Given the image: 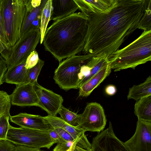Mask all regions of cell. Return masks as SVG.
Instances as JSON below:
<instances>
[{"mask_svg":"<svg viewBox=\"0 0 151 151\" xmlns=\"http://www.w3.org/2000/svg\"><path fill=\"white\" fill-rule=\"evenodd\" d=\"M149 0H116L106 11L88 15L83 55L108 59L138 29Z\"/></svg>","mask_w":151,"mask_h":151,"instance_id":"obj_1","label":"cell"},{"mask_svg":"<svg viewBox=\"0 0 151 151\" xmlns=\"http://www.w3.org/2000/svg\"><path fill=\"white\" fill-rule=\"evenodd\" d=\"M88 17L81 12L57 20L47 29L44 48L59 63L82 51L85 44Z\"/></svg>","mask_w":151,"mask_h":151,"instance_id":"obj_2","label":"cell"},{"mask_svg":"<svg viewBox=\"0 0 151 151\" xmlns=\"http://www.w3.org/2000/svg\"><path fill=\"white\" fill-rule=\"evenodd\" d=\"M115 72L131 68L151 60V30L144 31L136 40L109 58Z\"/></svg>","mask_w":151,"mask_h":151,"instance_id":"obj_3","label":"cell"},{"mask_svg":"<svg viewBox=\"0 0 151 151\" xmlns=\"http://www.w3.org/2000/svg\"><path fill=\"white\" fill-rule=\"evenodd\" d=\"M27 0H2V12L8 49L20 38Z\"/></svg>","mask_w":151,"mask_h":151,"instance_id":"obj_4","label":"cell"},{"mask_svg":"<svg viewBox=\"0 0 151 151\" xmlns=\"http://www.w3.org/2000/svg\"><path fill=\"white\" fill-rule=\"evenodd\" d=\"M92 58L89 54L75 55L59 63L54 72L55 83L65 90L78 88L81 68Z\"/></svg>","mask_w":151,"mask_h":151,"instance_id":"obj_5","label":"cell"},{"mask_svg":"<svg viewBox=\"0 0 151 151\" xmlns=\"http://www.w3.org/2000/svg\"><path fill=\"white\" fill-rule=\"evenodd\" d=\"M40 29H32L22 35L13 46L0 53L6 61L7 69L25 63L27 57L40 42Z\"/></svg>","mask_w":151,"mask_h":151,"instance_id":"obj_6","label":"cell"},{"mask_svg":"<svg viewBox=\"0 0 151 151\" xmlns=\"http://www.w3.org/2000/svg\"><path fill=\"white\" fill-rule=\"evenodd\" d=\"M6 139L15 145L35 148L49 149L55 144L51 139L48 132L12 126L9 129Z\"/></svg>","mask_w":151,"mask_h":151,"instance_id":"obj_7","label":"cell"},{"mask_svg":"<svg viewBox=\"0 0 151 151\" xmlns=\"http://www.w3.org/2000/svg\"><path fill=\"white\" fill-rule=\"evenodd\" d=\"M107 120L102 106L96 102L88 103L80 117L77 124L85 132L98 133L103 130Z\"/></svg>","mask_w":151,"mask_h":151,"instance_id":"obj_8","label":"cell"},{"mask_svg":"<svg viewBox=\"0 0 151 151\" xmlns=\"http://www.w3.org/2000/svg\"><path fill=\"white\" fill-rule=\"evenodd\" d=\"M91 151H129L124 142L115 134L111 123L109 127L99 133L93 137L91 143Z\"/></svg>","mask_w":151,"mask_h":151,"instance_id":"obj_9","label":"cell"},{"mask_svg":"<svg viewBox=\"0 0 151 151\" xmlns=\"http://www.w3.org/2000/svg\"><path fill=\"white\" fill-rule=\"evenodd\" d=\"M124 143L129 151H151V122L138 120L134 134Z\"/></svg>","mask_w":151,"mask_h":151,"instance_id":"obj_10","label":"cell"},{"mask_svg":"<svg viewBox=\"0 0 151 151\" xmlns=\"http://www.w3.org/2000/svg\"><path fill=\"white\" fill-rule=\"evenodd\" d=\"M34 89L38 99V106L46 111L48 115L56 116L63 101L62 97L38 83L34 84Z\"/></svg>","mask_w":151,"mask_h":151,"instance_id":"obj_11","label":"cell"},{"mask_svg":"<svg viewBox=\"0 0 151 151\" xmlns=\"http://www.w3.org/2000/svg\"><path fill=\"white\" fill-rule=\"evenodd\" d=\"M43 117L53 128H62L68 132L74 139L78 140L77 146L87 150H91V143L85 134L86 132L78 125H70L56 116L48 115Z\"/></svg>","mask_w":151,"mask_h":151,"instance_id":"obj_12","label":"cell"},{"mask_svg":"<svg viewBox=\"0 0 151 151\" xmlns=\"http://www.w3.org/2000/svg\"><path fill=\"white\" fill-rule=\"evenodd\" d=\"M9 95L11 104L20 106H38V99L34 84L26 83L16 85Z\"/></svg>","mask_w":151,"mask_h":151,"instance_id":"obj_13","label":"cell"},{"mask_svg":"<svg viewBox=\"0 0 151 151\" xmlns=\"http://www.w3.org/2000/svg\"><path fill=\"white\" fill-rule=\"evenodd\" d=\"M9 120L11 122L20 127L47 132L53 129L43 116L39 115L20 113L14 116L10 115Z\"/></svg>","mask_w":151,"mask_h":151,"instance_id":"obj_14","label":"cell"},{"mask_svg":"<svg viewBox=\"0 0 151 151\" xmlns=\"http://www.w3.org/2000/svg\"><path fill=\"white\" fill-rule=\"evenodd\" d=\"M109 63L105 56L94 57L81 68L79 75L78 88L89 81L103 67Z\"/></svg>","mask_w":151,"mask_h":151,"instance_id":"obj_15","label":"cell"},{"mask_svg":"<svg viewBox=\"0 0 151 151\" xmlns=\"http://www.w3.org/2000/svg\"><path fill=\"white\" fill-rule=\"evenodd\" d=\"M78 9L86 16L104 12L110 8L116 0H74Z\"/></svg>","mask_w":151,"mask_h":151,"instance_id":"obj_16","label":"cell"},{"mask_svg":"<svg viewBox=\"0 0 151 151\" xmlns=\"http://www.w3.org/2000/svg\"><path fill=\"white\" fill-rule=\"evenodd\" d=\"M50 20L54 21L75 13L78 7L74 0H52Z\"/></svg>","mask_w":151,"mask_h":151,"instance_id":"obj_17","label":"cell"},{"mask_svg":"<svg viewBox=\"0 0 151 151\" xmlns=\"http://www.w3.org/2000/svg\"><path fill=\"white\" fill-rule=\"evenodd\" d=\"M110 63L103 67L89 81L79 88V96L87 97L108 76L111 72Z\"/></svg>","mask_w":151,"mask_h":151,"instance_id":"obj_18","label":"cell"},{"mask_svg":"<svg viewBox=\"0 0 151 151\" xmlns=\"http://www.w3.org/2000/svg\"><path fill=\"white\" fill-rule=\"evenodd\" d=\"M47 0H42L41 5L29 11L27 10L22 25L21 36L30 30L40 29L42 11Z\"/></svg>","mask_w":151,"mask_h":151,"instance_id":"obj_19","label":"cell"},{"mask_svg":"<svg viewBox=\"0 0 151 151\" xmlns=\"http://www.w3.org/2000/svg\"><path fill=\"white\" fill-rule=\"evenodd\" d=\"M25 63L7 69L3 79V82L16 85L27 83V70Z\"/></svg>","mask_w":151,"mask_h":151,"instance_id":"obj_20","label":"cell"},{"mask_svg":"<svg viewBox=\"0 0 151 151\" xmlns=\"http://www.w3.org/2000/svg\"><path fill=\"white\" fill-rule=\"evenodd\" d=\"M134 113L138 120L151 122V95L137 101L134 105Z\"/></svg>","mask_w":151,"mask_h":151,"instance_id":"obj_21","label":"cell"},{"mask_svg":"<svg viewBox=\"0 0 151 151\" xmlns=\"http://www.w3.org/2000/svg\"><path fill=\"white\" fill-rule=\"evenodd\" d=\"M151 95V77H148L143 83L134 85L129 88L127 96L128 100L132 99L137 101Z\"/></svg>","mask_w":151,"mask_h":151,"instance_id":"obj_22","label":"cell"},{"mask_svg":"<svg viewBox=\"0 0 151 151\" xmlns=\"http://www.w3.org/2000/svg\"><path fill=\"white\" fill-rule=\"evenodd\" d=\"M52 0H47L42 11L40 30V44L42 43L43 38L49 22L50 20L52 10Z\"/></svg>","mask_w":151,"mask_h":151,"instance_id":"obj_23","label":"cell"},{"mask_svg":"<svg viewBox=\"0 0 151 151\" xmlns=\"http://www.w3.org/2000/svg\"><path fill=\"white\" fill-rule=\"evenodd\" d=\"M61 118L69 124L75 126L78 123L80 114L70 111L62 106L58 112Z\"/></svg>","mask_w":151,"mask_h":151,"instance_id":"obj_24","label":"cell"},{"mask_svg":"<svg viewBox=\"0 0 151 151\" xmlns=\"http://www.w3.org/2000/svg\"><path fill=\"white\" fill-rule=\"evenodd\" d=\"M11 106L9 95L6 92L0 90V118L3 115L10 116Z\"/></svg>","mask_w":151,"mask_h":151,"instance_id":"obj_25","label":"cell"},{"mask_svg":"<svg viewBox=\"0 0 151 151\" xmlns=\"http://www.w3.org/2000/svg\"><path fill=\"white\" fill-rule=\"evenodd\" d=\"M138 29L144 31L151 30V0H149L145 13L139 24Z\"/></svg>","mask_w":151,"mask_h":151,"instance_id":"obj_26","label":"cell"},{"mask_svg":"<svg viewBox=\"0 0 151 151\" xmlns=\"http://www.w3.org/2000/svg\"><path fill=\"white\" fill-rule=\"evenodd\" d=\"M44 64V61L39 59L38 63L35 66L28 70L27 83L34 84L37 81L38 77Z\"/></svg>","mask_w":151,"mask_h":151,"instance_id":"obj_27","label":"cell"},{"mask_svg":"<svg viewBox=\"0 0 151 151\" xmlns=\"http://www.w3.org/2000/svg\"><path fill=\"white\" fill-rule=\"evenodd\" d=\"M10 116L3 115L0 118V139H6L7 132L11 126L9 123Z\"/></svg>","mask_w":151,"mask_h":151,"instance_id":"obj_28","label":"cell"},{"mask_svg":"<svg viewBox=\"0 0 151 151\" xmlns=\"http://www.w3.org/2000/svg\"><path fill=\"white\" fill-rule=\"evenodd\" d=\"M39 58L37 52L35 50L27 57L25 62V67L27 69H30L38 63Z\"/></svg>","mask_w":151,"mask_h":151,"instance_id":"obj_29","label":"cell"},{"mask_svg":"<svg viewBox=\"0 0 151 151\" xmlns=\"http://www.w3.org/2000/svg\"><path fill=\"white\" fill-rule=\"evenodd\" d=\"M2 0H0V36L6 47V49H7L8 48L6 40V34L2 15Z\"/></svg>","mask_w":151,"mask_h":151,"instance_id":"obj_30","label":"cell"},{"mask_svg":"<svg viewBox=\"0 0 151 151\" xmlns=\"http://www.w3.org/2000/svg\"><path fill=\"white\" fill-rule=\"evenodd\" d=\"M15 145L6 139H0V151H14Z\"/></svg>","mask_w":151,"mask_h":151,"instance_id":"obj_31","label":"cell"},{"mask_svg":"<svg viewBox=\"0 0 151 151\" xmlns=\"http://www.w3.org/2000/svg\"><path fill=\"white\" fill-rule=\"evenodd\" d=\"M77 140H76L74 141H66L58 143L54 148L53 151H67Z\"/></svg>","mask_w":151,"mask_h":151,"instance_id":"obj_32","label":"cell"},{"mask_svg":"<svg viewBox=\"0 0 151 151\" xmlns=\"http://www.w3.org/2000/svg\"><path fill=\"white\" fill-rule=\"evenodd\" d=\"M53 128L60 137L65 141H74L77 140L74 139L68 132L62 128Z\"/></svg>","mask_w":151,"mask_h":151,"instance_id":"obj_33","label":"cell"},{"mask_svg":"<svg viewBox=\"0 0 151 151\" xmlns=\"http://www.w3.org/2000/svg\"><path fill=\"white\" fill-rule=\"evenodd\" d=\"M6 61L0 54V86L3 84V78L7 70Z\"/></svg>","mask_w":151,"mask_h":151,"instance_id":"obj_34","label":"cell"},{"mask_svg":"<svg viewBox=\"0 0 151 151\" xmlns=\"http://www.w3.org/2000/svg\"><path fill=\"white\" fill-rule=\"evenodd\" d=\"M50 138L55 143H58L66 141L63 139L53 128L48 132Z\"/></svg>","mask_w":151,"mask_h":151,"instance_id":"obj_35","label":"cell"},{"mask_svg":"<svg viewBox=\"0 0 151 151\" xmlns=\"http://www.w3.org/2000/svg\"><path fill=\"white\" fill-rule=\"evenodd\" d=\"M14 151H42L40 149L33 148L28 147L16 145Z\"/></svg>","mask_w":151,"mask_h":151,"instance_id":"obj_36","label":"cell"},{"mask_svg":"<svg viewBox=\"0 0 151 151\" xmlns=\"http://www.w3.org/2000/svg\"><path fill=\"white\" fill-rule=\"evenodd\" d=\"M106 93L109 95L113 96L116 92V87L112 85L107 86L105 89Z\"/></svg>","mask_w":151,"mask_h":151,"instance_id":"obj_37","label":"cell"},{"mask_svg":"<svg viewBox=\"0 0 151 151\" xmlns=\"http://www.w3.org/2000/svg\"><path fill=\"white\" fill-rule=\"evenodd\" d=\"M42 0H31V4L33 8L39 6L41 4Z\"/></svg>","mask_w":151,"mask_h":151,"instance_id":"obj_38","label":"cell"},{"mask_svg":"<svg viewBox=\"0 0 151 151\" xmlns=\"http://www.w3.org/2000/svg\"><path fill=\"white\" fill-rule=\"evenodd\" d=\"M73 151H91V150H87L81 147L76 145L75 146Z\"/></svg>","mask_w":151,"mask_h":151,"instance_id":"obj_39","label":"cell"},{"mask_svg":"<svg viewBox=\"0 0 151 151\" xmlns=\"http://www.w3.org/2000/svg\"><path fill=\"white\" fill-rule=\"evenodd\" d=\"M0 44L1 45H2L3 46H4L5 48H6V47L4 45L3 42V41H2V39L1 38V37L0 36Z\"/></svg>","mask_w":151,"mask_h":151,"instance_id":"obj_40","label":"cell"}]
</instances>
